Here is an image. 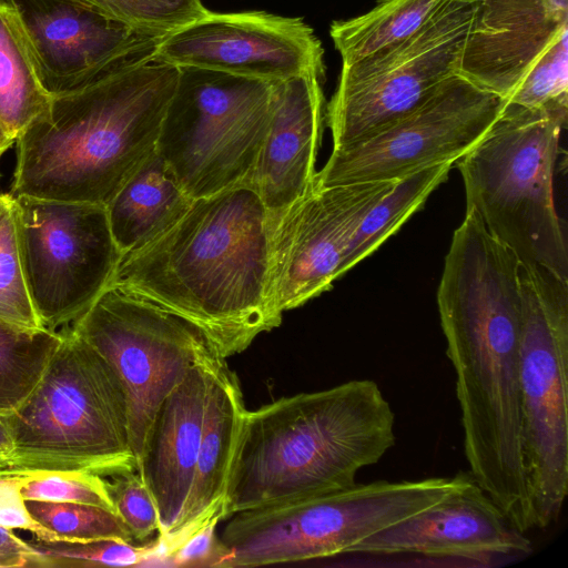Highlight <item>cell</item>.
I'll return each instance as SVG.
<instances>
[{"instance_id":"14","label":"cell","mask_w":568,"mask_h":568,"mask_svg":"<svg viewBox=\"0 0 568 568\" xmlns=\"http://www.w3.org/2000/svg\"><path fill=\"white\" fill-rule=\"evenodd\" d=\"M395 181L318 187L272 216L270 301L283 314L328 291L367 212Z\"/></svg>"},{"instance_id":"16","label":"cell","mask_w":568,"mask_h":568,"mask_svg":"<svg viewBox=\"0 0 568 568\" xmlns=\"http://www.w3.org/2000/svg\"><path fill=\"white\" fill-rule=\"evenodd\" d=\"M349 552L415 554L488 564L529 555L532 545L471 478L462 489L366 538Z\"/></svg>"},{"instance_id":"37","label":"cell","mask_w":568,"mask_h":568,"mask_svg":"<svg viewBox=\"0 0 568 568\" xmlns=\"http://www.w3.org/2000/svg\"><path fill=\"white\" fill-rule=\"evenodd\" d=\"M12 448L10 435L0 418V455L8 453Z\"/></svg>"},{"instance_id":"34","label":"cell","mask_w":568,"mask_h":568,"mask_svg":"<svg viewBox=\"0 0 568 568\" xmlns=\"http://www.w3.org/2000/svg\"><path fill=\"white\" fill-rule=\"evenodd\" d=\"M22 476H0V526L8 529H24L40 541H59L60 538L38 523L26 507L20 493Z\"/></svg>"},{"instance_id":"31","label":"cell","mask_w":568,"mask_h":568,"mask_svg":"<svg viewBox=\"0 0 568 568\" xmlns=\"http://www.w3.org/2000/svg\"><path fill=\"white\" fill-rule=\"evenodd\" d=\"M506 102L527 109L568 106V30L542 52Z\"/></svg>"},{"instance_id":"38","label":"cell","mask_w":568,"mask_h":568,"mask_svg":"<svg viewBox=\"0 0 568 568\" xmlns=\"http://www.w3.org/2000/svg\"><path fill=\"white\" fill-rule=\"evenodd\" d=\"M14 144V141L6 133L0 124V158L1 155Z\"/></svg>"},{"instance_id":"17","label":"cell","mask_w":568,"mask_h":568,"mask_svg":"<svg viewBox=\"0 0 568 568\" xmlns=\"http://www.w3.org/2000/svg\"><path fill=\"white\" fill-rule=\"evenodd\" d=\"M568 30V0H476L458 74L507 100Z\"/></svg>"},{"instance_id":"6","label":"cell","mask_w":568,"mask_h":568,"mask_svg":"<svg viewBox=\"0 0 568 568\" xmlns=\"http://www.w3.org/2000/svg\"><path fill=\"white\" fill-rule=\"evenodd\" d=\"M568 106H505L483 139L457 163L466 210L521 264L568 278L565 225L555 205L554 178Z\"/></svg>"},{"instance_id":"5","label":"cell","mask_w":568,"mask_h":568,"mask_svg":"<svg viewBox=\"0 0 568 568\" xmlns=\"http://www.w3.org/2000/svg\"><path fill=\"white\" fill-rule=\"evenodd\" d=\"M38 386L0 416L12 448L0 476L90 473L113 477L136 470L122 386L106 361L67 331Z\"/></svg>"},{"instance_id":"11","label":"cell","mask_w":568,"mask_h":568,"mask_svg":"<svg viewBox=\"0 0 568 568\" xmlns=\"http://www.w3.org/2000/svg\"><path fill=\"white\" fill-rule=\"evenodd\" d=\"M71 331L106 361L122 386L138 470L164 398L190 368L219 355L182 317L114 286L105 288Z\"/></svg>"},{"instance_id":"10","label":"cell","mask_w":568,"mask_h":568,"mask_svg":"<svg viewBox=\"0 0 568 568\" xmlns=\"http://www.w3.org/2000/svg\"><path fill=\"white\" fill-rule=\"evenodd\" d=\"M476 0H442L408 38L342 64L325 106L333 148H353L425 101L458 74Z\"/></svg>"},{"instance_id":"29","label":"cell","mask_w":568,"mask_h":568,"mask_svg":"<svg viewBox=\"0 0 568 568\" xmlns=\"http://www.w3.org/2000/svg\"><path fill=\"white\" fill-rule=\"evenodd\" d=\"M30 515L53 531L60 540L90 541L118 539L135 544L120 516L105 508L78 504L26 500Z\"/></svg>"},{"instance_id":"12","label":"cell","mask_w":568,"mask_h":568,"mask_svg":"<svg viewBox=\"0 0 568 568\" xmlns=\"http://www.w3.org/2000/svg\"><path fill=\"white\" fill-rule=\"evenodd\" d=\"M13 197V196H12ZM21 262L43 327L57 331L109 286L120 252L104 205L14 196Z\"/></svg>"},{"instance_id":"32","label":"cell","mask_w":568,"mask_h":568,"mask_svg":"<svg viewBox=\"0 0 568 568\" xmlns=\"http://www.w3.org/2000/svg\"><path fill=\"white\" fill-rule=\"evenodd\" d=\"M24 500L78 503L99 506L116 514L106 480L90 473H47L22 476Z\"/></svg>"},{"instance_id":"26","label":"cell","mask_w":568,"mask_h":568,"mask_svg":"<svg viewBox=\"0 0 568 568\" xmlns=\"http://www.w3.org/2000/svg\"><path fill=\"white\" fill-rule=\"evenodd\" d=\"M62 338L57 331L0 320V416L12 413L30 396Z\"/></svg>"},{"instance_id":"1","label":"cell","mask_w":568,"mask_h":568,"mask_svg":"<svg viewBox=\"0 0 568 568\" xmlns=\"http://www.w3.org/2000/svg\"><path fill=\"white\" fill-rule=\"evenodd\" d=\"M519 261L481 226L454 232L437 290L473 480L511 526L534 528L523 468Z\"/></svg>"},{"instance_id":"23","label":"cell","mask_w":568,"mask_h":568,"mask_svg":"<svg viewBox=\"0 0 568 568\" xmlns=\"http://www.w3.org/2000/svg\"><path fill=\"white\" fill-rule=\"evenodd\" d=\"M54 94L23 14L11 0L0 1V124L16 142L49 114Z\"/></svg>"},{"instance_id":"25","label":"cell","mask_w":568,"mask_h":568,"mask_svg":"<svg viewBox=\"0 0 568 568\" xmlns=\"http://www.w3.org/2000/svg\"><path fill=\"white\" fill-rule=\"evenodd\" d=\"M452 166L453 163H442L397 180L359 223L343 263V274L395 234L447 180Z\"/></svg>"},{"instance_id":"13","label":"cell","mask_w":568,"mask_h":568,"mask_svg":"<svg viewBox=\"0 0 568 568\" xmlns=\"http://www.w3.org/2000/svg\"><path fill=\"white\" fill-rule=\"evenodd\" d=\"M505 103L455 74L371 139L332 151L314 185L395 181L433 165L455 164L483 139Z\"/></svg>"},{"instance_id":"35","label":"cell","mask_w":568,"mask_h":568,"mask_svg":"<svg viewBox=\"0 0 568 568\" xmlns=\"http://www.w3.org/2000/svg\"><path fill=\"white\" fill-rule=\"evenodd\" d=\"M219 523H211L187 538L168 557V567H211L217 549Z\"/></svg>"},{"instance_id":"19","label":"cell","mask_w":568,"mask_h":568,"mask_svg":"<svg viewBox=\"0 0 568 568\" xmlns=\"http://www.w3.org/2000/svg\"><path fill=\"white\" fill-rule=\"evenodd\" d=\"M323 82L301 75L274 84L270 128L250 181L272 216L314 184L325 120Z\"/></svg>"},{"instance_id":"22","label":"cell","mask_w":568,"mask_h":568,"mask_svg":"<svg viewBox=\"0 0 568 568\" xmlns=\"http://www.w3.org/2000/svg\"><path fill=\"white\" fill-rule=\"evenodd\" d=\"M193 201L160 154L153 152L105 205L122 255L161 236L186 213Z\"/></svg>"},{"instance_id":"2","label":"cell","mask_w":568,"mask_h":568,"mask_svg":"<svg viewBox=\"0 0 568 568\" xmlns=\"http://www.w3.org/2000/svg\"><path fill=\"white\" fill-rule=\"evenodd\" d=\"M271 231L272 215L250 184L223 190L123 254L109 286L182 317L226 359L282 323L268 293Z\"/></svg>"},{"instance_id":"8","label":"cell","mask_w":568,"mask_h":568,"mask_svg":"<svg viewBox=\"0 0 568 568\" xmlns=\"http://www.w3.org/2000/svg\"><path fill=\"white\" fill-rule=\"evenodd\" d=\"M523 468L534 528L557 520L568 493V278L519 263Z\"/></svg>"},{"instance_id":"9","label":"cell","mask_w":568,"mask_h":568,"mask_svg":"<svg viewBox=\"0 0 568 568\" xmlns=\"http://www.w3.org/2000/svg\"><path fill=\"white\" fill-rule=\"evenodd\" d=\"M274 84L179 68L156 152L192 200L250 184L271 123Z\"/></svg>"},{"instance_id":"28","label":"cell","mask_w":568,"mask_h":568,"mask_svg":"<svg viewBox=\"0 0 568 568\" xmlns=\"http://www.w3.org/2000/svg\"><path fill=\"white\" fill-rule=\"evenodd\" d=\"M0 320L27 328H43L28 290L14 203L9 193L0 194Z\"/></svg>"},{"instance_id":"21","label":"cell","mask_w":568,"mask_h":568,"mask_svg":"<svg viewBox=\"0 0 568 568\" xmlns=\"http://www.w3.org/2000/svg\"><path fill=\"white\" fill-rule=\"evenodd\" d=\"M215 356L196 364L164 398L153 420L138 473L150 490L159 515L158 537L178 523L187 500Z\"/></svg>"},{"instance_id":"18","label":"cell","mask_w":568,"mask_h":568,"mask_svg":"<svg viewBox=\"0 0 568 568\" xmlns=\"http://www.w3.org/2000/svg\"><path fill=\"white\" fill-rule=\"evenodd\" d=\"M28 7L19 9L54 97L122 64L151 59L161 41L67 0Z\"/></svg>"},{"instance_id":"33","label":"cell","mask_w":568,"mask_h":568,"mask_svg":"<svg viewBox=\"0 0 568 568\" xmlns=\"http://www.w3.org/2000/svg\"><path fill=\"white\" fill-rule=\"evenodd\" d=\"M106 486L116 514L130 529L135 541H144L159 531L154 499L138 471L110 477Z\"/></svg>"},{"instance_id":"36","label":"cell","mask_w":568,"mask_h":568,"mask_svg":"<svg viewBox=\"0 0 568 568\" xmlns=\"http://www.w3.org/2000/svg\"><path fill=\"white\" fill-rule=\"evenodd\" d=\"M36 556L37 551L31 544L0 526V567H29Z\"/></svg>"},{"instance_id":"24","label":"cell","mask_w":568,"mask_h":568,"mask_svg":"<svg viewBox=\"0 0 568 568\" xmlns=\"http://www.w3.org/2000/svg\"><path fill=\"white\" fill-rule=\"evenodd\" d=\"M442 0H379L369 11L335 20L329 36L342 64L356 62L416 32Z\"/></svg>"},{"instance_id":"27","label":"cell","mask_w":568,"mask_h":568,"mask_svg":"<svg viewBox=\"0 0 568 568\" xmlns=\"http://www.w3.org/2000/svg\"><path fill=\"white\" fill-rule=\"evenodd\" d=\"M135 32L162 40L211 11L202 0H67Z\"/></svg>"},{"instance_id":"30","label":"cell","mask_w":568,"mask_h":568,"mask_svg":"<svg viewBox=\"0 0 568 568\" xmlns=\"http://www.w3.org/2000/svg\"><path fill=\"white\" fill-rule=\"evenodd\" d=\"M31 567H138L151 544L138 546L118 539L40 541Z\"/></svg>"},{"instance_id":"7","label":"cell","mask_w":568,"mask_h":568,"mask_svg":"<svg viewBox=\"0 0 568 568\" xmlns=\"http://www.w3.org/2000/svg\"><path fill=\"white\" fill-rule=\"evenodd\" d=\"M471 480L453 477L354 484L236 513L217 536L212 567H257L349 552L358 542L443 500Z\"/></svg>"},{"instance_id":"4","label":"cell","mask_w":568,"mask_h":568,"mask_svg":"<svg viewBox=\"0 0 568 568\" xmlns=\"http://www.w3.org/2000/svg\"><path fill=\"white\" fill-rule=\"evenodd\" d=\"M394 444V410L372 379L246 409L226 487V519L351 487Z\"/></svg>"},{"instance_id":"3","label":"cell","mask_w":568,"mask_h":568,"mask_svg":"<svg viewBox=\"0 0 568 568\" xmlns=\"http://www.w3.org/2000/svg\"><path fill=\"white\" fill-rule=\"evenodd\" d=\"M179 68L122 64L54 97L16 140L10 195L106 205L156 151Z\"/></svg>"},{"instance_id":"20","label":"cell","mask_w":568,"mask_h":568,"mask_svg":"<svg viewBox=\"0 0 568 568\" xmlns=\"http://www.w3.org/2000/svg\"><path fill=\"white\" fill-rule=\"evenodd\" d=\"M246 407L240 379L219 358L211 368L202 437L190 494L180 519L153 541L149 557L168 567L166 557L211 523L226 519L225 499L234 452Z\"/></svg>"},{"instance_id":"15","label":"cell","mask_w":568,"mask_h":568,"mask_svg":"<svg viewBox=\"0 0 568 568\" xmlns=\"http://www.w3.org/2000/svg\"><path fill=\"white\" fill-rule=\"evenodd\" d=\"M153 60L278 82L301 75L325 80L324 49L298 17L266 11L210 12L163 38Z\"/></svg>"}]
</instances>
